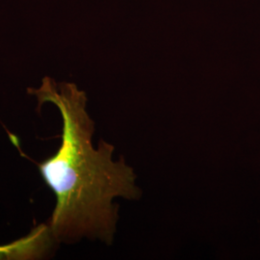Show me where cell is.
<instances>
[{"label":"cell","mask_w":260,"mask_h":260,"mask_svg":"<svg viewBox=\"0 0 260 260\" xmlns=\"http://www.w3.org/2000/svg\"><path fill=\"white\" fill-rule=\"evenodd\" d=\"M41 107L52 103L61 113L62 143L52 157L39 163L45 182L56 196L48 232L55 241L72 242L82 237L110 244L116 232V198H139L136 176L123 158L113 160L114 146L101 140L92 143L94 123L86 106L87 96L75 83H57L49 76L39 88H28Z\"/></svg>","instance_id":"cell-1"}]
</instances>
